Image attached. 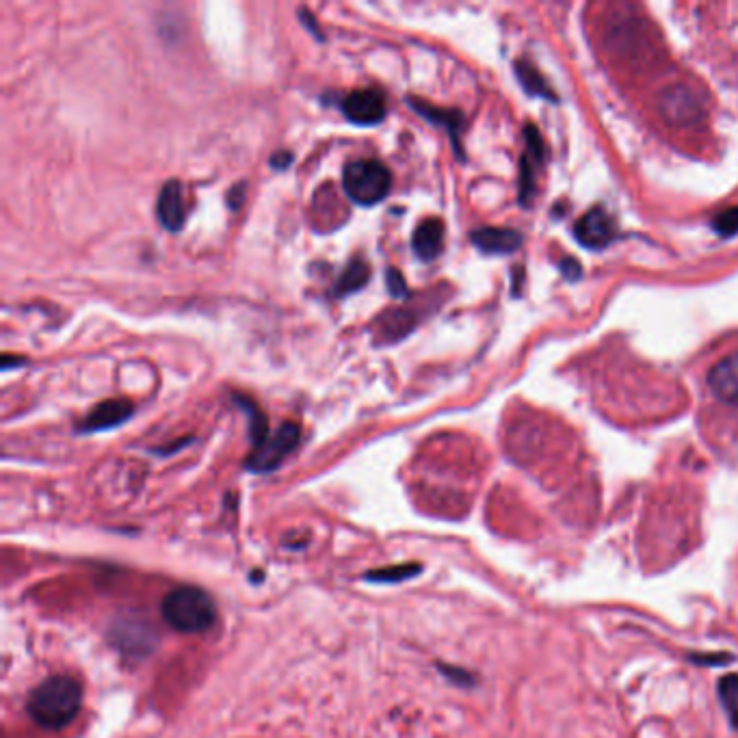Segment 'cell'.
Returning <instances> with one entry per match:
<instances>
[{
    "instance_id": "obj_1",
    "label": "cell",
    "mask_w": 738,
    "mask_h": 738,
    "mask_svg": "<svg viewBox=\"0 0 738 738\" xmlns=\"http://www.w3.org/2000/svg\"><path fill=\"white\" fill-rule=\"evenodd\" d=\"M83 706V687L72 676H50L31 691L26 710L39 728L61 730L76 719Z\"/></svg>"
},
{
    "instance_id": "obj_2",
    "label": "cell",
    "mask_w": 738,
    "mask_h": 738,
    "mask_svg": "<svg viewBox=\"0 0 738 738\" xmlns=\"http://www.w3.org/2000/svg\"><path fill=\"white\" fill-rule=\"evenodd\" d=\"M161 613L167 626L184 635H200L215 626L217 604L208 591L195 585H180L163 598Z\"/></svg>"
},
{
    "instance_id": "obj_3",
    "label": "cell",
    "mask_w": 738,
    "mask_h": 738,
    "mask_svg": "<svg viewBox=\"0 0 738 738\" xmlns=\"http://www.w3.org/2000/svg\"><path fill=\"white\" fill-rule=\"evenodd\" d=\"M342 187L355 204L373 206L388 197L392 189V174L384 163L373 161V158H360V161H351L342 171Z\"/></svg>"
},
{
    "instance_id": "obj_4",
    "label": "cell",
    "mask_w": 738,
    "mask_h": 738,
    "mask_svg": "<svg viewBox=\"0 0 738 738\" xmlns=\"http://www.w3.org/2000/svg\"><path fill=\"white\" fill-rule=\"evenodd\" d=\"M706 98L702 89L693 85H671L658 98V111L663 120L676 128H689L700 124L706 117Z\"/></svg>"
},
{
    "instance_id": "obj_5",
    "label": "cell",
    "mask_w": 738,
    "mask_h": 738,
    "mask_svg": "<svg viewBox=\"0 0 738 738\" xmlns=\"http://www.w3.org/2000/svg\"><path fill=\"white\" fill-rule=\"evenodd\" d=\"M301 440V427L297 423H284L278 431L254 446L252 455L247 457L245 468L249 472H273L282 466V461L291 455Z\"/></svg>"
},
{
    "instance_id": "obj_6",
    "label": "cell",
    "mask_w": 738,
    "mask_h": 738,
    "mask_svg": "<svg viewBox=\"0 0 738 738\" xmlns=\"http://www.w3.org/2000/svg\"><path fill=\"white\" fill-rule=\"evenodd\" d=\"M524 137H526V148H524L522 161H520V202L526 206L533 202L539 169H542L544 165L546 146L542 141V135H539V130L533 124L524 128Z\"/></svg>"
},
{
    "instance_id": "obj_7",
    "label": "cell",
    "mask_w": 738,
    "mask_h": 738,
    "mask_svg": "<svg viewBox=\"0 0 738 738\" xmlns=\"http://www.w3.org/2000/svg\"><path fill=\"white\" fill-rule=\"evenodd\" d=\"M340 111L353 124L373 126L384 120L386 100L377 89H355L342 98Z\"/></svg>"
},
{
    "instance_id": "obj_8",
    "label": "cell",
    "mask_w": 738,
    "mask_h": 738,
    "mask_svg": "<svg viewBox=\"0 0 738 738\" xmlns=\"http://www.w3.org/2000/svg\"><path fill=\"white\" fill-rule=\"evenodd\" d=\"M615 234V219L604 208H591L589 213L578 219L574 228L576 239L589 249H602L611 245L615 241Z\"/></svg>"
},
{
    "instance_id": "obj_9",
    "label": "cell",
    "mask_w": 738,
    "mask_h": 738,
    "mask_svg": "<svg viewBox=\"0 0 738 738\" xmlns=\"http://www.w3.org/2000/svg\"><path fill=\"white\" fill-rule=\"evenodd\" d=\"M133 412H135V405L130 403L128 399L102 401L81 420V423H78L76 431L78 433L107 431V429H113L117 425L126 423V420L133 416Z\"/></svg>"
},
{
    "instance_id": "obj_10",
    "label": "cell",
    "mask_w": 738,
    "mask_h": 738,
    "mask_svg": "<svg viewBox=\"0 0 738 738\" xmlns=\"http://www.w3.org/2000/svg\"><path fill=\"white\" fill-rule=\"evenodd\" d=\"M156 215L161 226L169 232H180L184 221H187V206H184L182 184L178 180H169L163 184L161 193H158Z\"/></svg>"
},
{
    "instance_id": "obj_11",
    "label": "cell",
    "mask_w": 738,
    "mask_h": 738,
    "mask_svg": "<svg viewBox=\"0 0 738 738\" xmlns=\"http://www.w3.org/2000/svg\"><path fill=\"white\" fill-rule=\"evenodd\" d=\"M708 388L721 403L738 407V351L710 368Z\"/></svg>"
},
{
    "instance_id": "obj_12",
    "label": "cell",
    "mask_w": 738,
    "mask_h": 738,
    "mask_svg": "<svg viewBox=\"0 0 738 738\" xmlns=\"http://www.w3.org/2000/svg\"><path fill=\"white\" fill-rule=\"evenodd\" d=\"M470 241L474 247L481 249L483 254H511L520 249L522 234L511 228H479L470 234Z\"/></svg>"
},
{
    "instance_id": "obj_13",
    "label": "cell",
    "mask_w": 738,
    "mask_h": 738,
    "mask_svg": "<svg viewBox=\"0 0 738 738\" xmlns=\"http://www.w3.org/2000/svg\"><path fill=\"white\" fill-rule=\"evenodd\" d=\"M412 247L420 260H436L444 249V223L440 219H425L412 236Z\"/></svg>"
},
{
    "instance_id": "obj_14",
    "label": "cell",
    "mask_w": 738,
    "mask_h": 738,
    "mask_svg": "<svg viewBox=\"0 0 738 738\" xmlns=\"http://www.w3.org/2000/svg\"><path fill=\"white\" fill-rule=\"evenodd\" d=\"M407 102H410V107L414 111H418L423 117H427V120L431 124H438V126H444L448 130V135H451L453 143H455V150L457 154L461 156V148H459V130L464 128V115H461L459 111L455 109H440V107H433V104L429 102H423L420 98H414L410 96L407 98Z\"/></svg>"
},
{
    "instance_id": "obj_15",
    "label": "cell",
    "mask_w": 738,
    "mask_h": 738,
    "mask_svg": "<svg viewBox=\"0 0 738 738\" xmlns=\"http://www.w3.org/2000/svg\"><path fill=\"white\" fill-rule=\"evenodd\" d=\"M368 280H371V265H368L364 258H353L338 278L334 286V295L336 297L351 295L355 291H360L362 286H366Z\"/></svg>"
},
{
    "instance_id": "obj_16",
    "label": "cell",
    "mask_w": 738,
    "mask_h": 738,
    "mask_svg": "<svg viewBox=\"0 0 738 738\" xmlns=\"http://www.w3.org/2000/svg\"><path fill=\"white\" fill-rule=\"evenodd\" d=\"M516 74H518V81L526 89V94L557 100V96L552 94L550 85L546 83V78L542 74H539V70L535 68L533 63H529V61H516Z\"/></svg>"
},
{
    "instance_id": "obj_17",
    "label": "cell",
    "mask_w": 738,
    "mask_h": 738,
    "mask_svg": "<svg viewBox=\"0 0 738 738\" xmlns=\"http://www.w3.org/2000/svg\"><path fill=\"white\" fill-rule=\"evenodd\" d=\"M234 403H239L243 407V412L249 416V438H252L254 446L265 442L271 433H269L267 416L260 412V407L249 401L247 397H241V394H234Z\"/></svg>"
},
{
    "instance_id": "obj_18",
    "label": "cell",
    "mask_w": 738,
    "mask_h": 738,
    "mask_svg": "<svg viewBox=\"0 0 738 738\" xmlns=\"http://www.w3.org/2000/svg\"><path fill=\"white\" fill-rule=\"evenodd\" d=\"M423 572L418 563H403V565H392V568L384 570H371L364 574V581L368 583H403L407 578Z\"/></svg>"
},
{
    "instance_id": "obj_19",
    "label": "cell",
    "mask_w": 738,
    "mask_h": 738,
    "mask_svg": "<svg viewBox=\"0 0 738 738\" xmlns=\"http://www.w3.org/2000/svg\"><path fill=\"white\" fill-rule=\"evenodd\" d=\"M713 228L721 236H734L738 232V206H730L713 219Z\"/></svg>"
},
{
    "instance_id": "obj_20",
    "label": "cell",
    "mask_w": 738,
    "mask_h": 738,
    "mask_svg": "<svg viewBox=\"0 0 738 738\" xmlns=\"http://www.w3.org/2000/svg\"><path fill=\"white\" fill-rule=\"evenodd\" d=\"M721 700L726 702L734 723H738V678H726L721 684Z\"/></svg>"
},
{
    "instance_id": "obj_21",
    "label": "cell",
    "mask_w": 738,
    "mask_h": 738,
    "mask_svg": "<svg viewBox=\"0 0 738 738\" xmlns=\"http://www.w3.org/2000/svg\"><path fill=\"white\" fill-rule=\"evenodd\" d=\"M386 284L388 291L392 297H407V284L405 278L397 271V269H388L386 271Z\"/></svg>"
},
{
    "instance_id": "obj_22",
    "label": "cell",
    "mask_w": 738,
    "mask_h": 738,
    "mask_svg": "<svg viewBox=\"0 0 738 738\" xmlns=\"http://www.w3.org/2000/svg\"><path fill=\"white\" fill-rule=\"evenodd\" d=\"M245 184H236V187L228 193V204H230V208L232 210H239L241 208V204H243V200H245Z\"/></svg>"
},
{
    "instance_id": "obj_23",
    "label": "cell",
    "mask_w": 738,
    "mask_h": 738,
    "mask_svg": "<svg viewBox=\"0 0 738 738\" xmlns=\"http://www.w3.org/2000/svg\"><path fill=\"white\" fill-rule=\"evenodd\" d=\"M291 163H293L291 152H278V154H273V158H271V167H278V169H286Z\"/></svg>"
},
{
    "instance_id": "obj_24",
    "label": "cell",
    "mask_w": 738,
    "mask_h": 738,
    "mask_svg": "<svg viewBox=\"0 0 738 738\" xmlns=\"http://www.w3.org/2000/svg\"><path fill=\"white\" fill-rule=\"evenodd\" d=\"M312 18H314V16H308V13H306V11H301V22L308 26V29H310V31L314 33V37H316V39H323V37H321V31H319V29H316V22H314Z\"/></svg>"
}]
</instances>
